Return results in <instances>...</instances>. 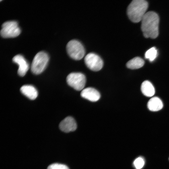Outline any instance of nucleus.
<instances>
[{
  "instance_id": "20e7f679",
  "label": "nucleus",
  "mask_w": 169,
  "mask_h": 169,
  "mask_svg": "<svg viewBox=\"0 0 169 169\" xmlns=\"http://www.w3.org/2000/svg\"><path fill=\"white\" fill-rule=\"evenodd\" d=\"M66 50L69 56L75 60H80L84 56L85 51L82 44L76 40L70 41L66 45Z\"/></svg>"
},
{
  "instance_id": "9d476101",
  "label": "nucleus",
  "mask_w": 169,
  "mask_h": 169,
  "mask_svg": "<svg viewBox=\"0 0 169 169\" xmlns=\"http://www.w3.org/2000/svg\"><path fill=\"white\" fill-rule=\"evenodd\" d=\"M80 95L82 97L92 102L97 101L100 97V94L98 91L90 87L83 89L81 92Z\"/></svg>"
},
{
  "instance_id": "423d86ee",
  "label": "nucleus",
  "mask_w": 169,
  "mask_h": 169,
  "mask_svg": "<svg viewBox=\"0 0 169 169\" xmlns=\"http://www.w3.org/2000/svg\"><path fill=\"white\" fill-rule=\"evenodd\" d=\"M66 81L69 85L78 91L82 90L85 84L86 78L85 75L80 72H73L67 77Z\"/></svg>"
},
{
  "instance_id": "a211bd4d",
  "label": "nucleus",
  "mask_w": 169,
  "mask_h": 169,
  "mask_svg": "<svg viewBox=\"0 0 169 169\" xmlns=\"http://www.w3.org/2000/svg\"></svg>"
},
{
  "instance_id": "1a4fd4ad",
  "label": "nucleus",
  "mask_w": 169,
  "mask_h": 169,
  "mask_svg": "<svg viewBox=\"0 0 169 169\" xmlns=\"http://www.w3.org/2000/svg\"><path fill=\"white\" fill-rule=\"evenodd\" d=\"M59 127L62 131L68 133L75 131L77 128V125L73 118L68 116L60 122Z\"/></svg>"
},
{
  "instance_id": "6e6552de",
  "label": "nucleus",
  "mask_w": 169,
  "mask_h": 169,
  "mask_svg": "<svg viewBox=\"0 0 169 169\" xmlns=\"http://www.w3.org/2000/svg\"><path fill=\"white\" fill-rule=\"evenodd\" d=\"M13 62L17 64L19 66L18 74L21 76H24L29 69V64L24 57L21 54H18L13 58Z\"/></svg>"
},
{
  "instance_id": "9b49d317",
  "label": "nucleus",
  "mask_w": 169,
  "mask_h": 169,
  "mask_svg": "<svg viewBox=\"0 0 169 169\" xmlns=\"http://www.w3.org/2000/svg\"><path fill=\"white\" fill-rule=\"evenodd\" d=\"M21 92L31 100H35L38 96V92L36 88L31 85H25L20 89Z\"/></svg>"
},
{
  "instance_id": "f257e3e1",
  "label": "nucleus",
  "mask_w": 169,
  "mask_h": 169,
  "mask_svg": "<svg viewBox=\"0 0 169 169\" xmlns=\"http://www.w3.org/2000/svg\"><path fill=\"white\" fill-rule=\"evenodd\" d=\"M141 29L146 38L154 39L159 35V17L156 12L149 11L146 13L141 20Z\"/></svg>"
},
{
  "instance_id": "f8f14e48",
  "label": "nucleus",
  "mask_w": 169,
  "mask_h": 169,
  "mask_svg": "<svg viewBox=\"0 0 169 169\" xmlns=\"http://www.w3.org/2000/svg\"><path fill=\"white\" fill-rule=\"evenodd\" d=\"M163 104L161 99L157 97L151 98L147 103V107L151 111H156L161 109Z\"/></svg>"
},
{
  "instance_id": "f03ea898",
  "label": "nucleus",
  "mask_w": 169,
  "mask_h": 169,
  "mask_svg": "<svg viewBox=\"0 0 169 169\" xmlns=\"http://www.w3.org/2000/svg\"><path fill=\"white\" fill-rule=\"evenodd\" d=\"M148 6V3L145 0H133L127 9V13L129 18L133 23L139 22L146 13Z\"/></svg>"
},
{
  "instance_id": "39448f33",
  "label": "nucleus",
  "mask_w": 169,
  "mask_h": 169,
  "mask_svg": "<svg viewBox=\"0 0 169 169\" xmlns=\"http://www.w3.org/2000/svg\"><path fill=\"white\" fill-rule=\"evenodd\" d=\"M20 33L21 29L18 23L15 21H9L4 23L0 31L1 35L3 38L15 37Z\"/></svg>"
},
{
  "instance_id": "dca6fc26",
  "label": "nucleus",
  "mask_w": 169,
  "mask_h": 169,
  "mask_svg": "<svg viewBox=\"0 0 169 169\" xmlns=\"http://www.w3.org/2000/svg\"><path fill=\"white\" fill-rule=\"evenodd\" d=\"M47 169H69V167L66 165L55 163L49 165Z\"/></svg>"
},
{
  "instance_id": "f3484780",
  "label": "nucleus",
  "mask_w": 169,
  "mask_h": 169,
  "mask_svg": "<svg viewBox=\"0 0 169 169\" xmlns=\"http://www.w3.org/2000/svg\"><path fill=\"white\" fill-rule=\"evenodd\" d=\"M144 164V160L141 157L137 158L134 162V165L136 169H141L143 167Z\"/></svg>"
},
{
  "instance_id": "ddd939ff",
  "label": "nucleus",
  "mask_w": 169,
  "mask_h": 169,
  "mask_svg": "<svg viewBox=\"0 0 169 169\" xmlns=\"http://www.w3.org/2000/svg\"><path fill=\"white\" fill-rule=\"evenodd\" d=\"M141 90L143 95L147 97H151L155 93L153 85L148 80L142 82L141 86Z\"/></svg>"
},
{
  "instance_id": "0eeeda50",
  "label": "nucleus",
  "mask_w": 169,
  "mask_h": 169,
  "mask_svg": "<svg viewBox=\"0 0 169 169\" xmlns=\"http://www.w3.org/2000/svg\"><path fill=\"white\" fill-rule=\"evenodd\" d=\"M84 61L87 67L94 71L100 70L103 67V60L98 55L94 53H89L86 55Z\"/></svg>"
},
{
  "instance_id": "7ed1b4c3",
  "label": "nucleus",
  "mask_w": 169,
  "mask_h": 169,
  "mask_svg": "<svg viewBox=\"0 0 169 169\" xmlns=\"http://www.w3.org/2000/svg\"><path fill=\"white\" fill-rule=\"evenodd\" d=\"M49 57L48 54L41 51L37 53L33 60L31 67L32 72L36 74L42 73L48 64Z\"/></svg>"
},
{
  "instance_id": "2eb2a0df",
  "label": "nucleus",
  "mask_w": 169,
  "mask_h": 169,
  "mask_svg": "<svg viewBox=\"0 0 169 169\" xmlns=\"http://www.w3.org/2000/svg\"><path fill=\"white\" fill-rule=\"evenodd\" d=\"M157 56V50L156 48L152 47L146 51L145 54V57L148 59L150 62L153 61Z\"/></svg>"
},
{
  "instance_id": "4468645a",
  "label": "nucleus",
  "mask_w": 169,
  "mask_h": 169,
  "mask_svg": "<svg viewBox=\"0 0 169 169\" xmlns=\"http://www.w3.org/2000/svg\"><path fill=\"white\" fill-rule=\"evenodd\" d=\"M144 61L139 57H134L129 61L126 64L127 68L131 69H136L142 67L144 65Z\"/></svg>"
}]
</instances>
